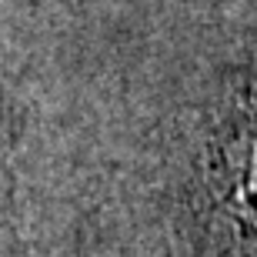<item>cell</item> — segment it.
<instances>
[{
    "instance_id": "6da1fadb",
    "label": "cell",
    "mask_w": 257,
    "mask_h": 257,
    "mask_svg": "<svg viewBox=\"0 0 257 257\" xmlns=\"http://www.w3.org/2000/svg\"><path fill=\"white\" fill-rule=\"evenodd\" d=\"M224 164L230 207L257 230V120L224 151Z\"/></svg>"
}]
</instances>
